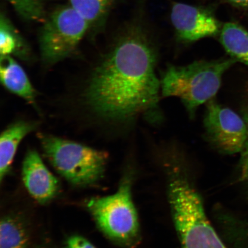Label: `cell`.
Listing matches in <instances>:
<instances>
[{
    "label": "cell",
    "mask_w": 248,
    "mask_h": 248,
    "mask_svg": "<svg viewBox=\"0 0 248 248\" xmlns=\"http://www.w3.org/2000/svg\"><path fill=\"white\" fill-rule=\"evenodd\" d=\"M203 125L207 140L220 153H241L246 145L248 129L243 116L222 106L215 99L207 103Z\"/></svg>",
    "instance_id": "obj_7"
},
{
    "label": "cell",
    "mask_w": 248,
    "mask_h": 248,
    "mask_svg": "<svg viewBox=\"0 0 248 248\" xmlns=\"http://www.w3.org/2000/svg\"><path fill=\"white\" fill-rule=\"evenodd\" d=\"M64 248H96L90 242L79 235H73L68 238Z\"/></svg>",
    "instance_id": "obj_18"
},
{
    "label": "cell",
    "mask_w": 248,
    "mask_h": 248,
    "mask_svg": "<svg viewBox=\"0 0 248 248\" xmlns=\"http://www.w3.org/2000/svg\"><path fill=\"white\" fill-rule=\"evenodd\" d=\"M0 64V78L5 88L29 103L35 104L36 92L20 65L12 56L1 57Z\"/></svg>",
    "instance_id": "obj_10"
},
{
    "label": "cell",
    "mask_w": 248,
    "mask_h": 248,
    "mask_svg": "<svg viewBox=\"0 0 248 248\" xmlns=\"http://www.w3.org/2000/svg\"><path fill=\"white\" fill-rule=\"evenodd\" d=\"M176 159L167 163V190L182 248H228L211 225L202 200L184 167Z\"/></svg>",
    "instance_id": "obj_2"
},
{
    "label": "cell",
    "mask_w": 248,
    "mask_h": 248,
    "mask_svg": "<svg viewBox=\"0 0 248 248\" xmlns=\"http://www.w3.org/2000/svg\"><path fill=\"white\" fill-rule=\"evenodd\" d=\"M219 41L231 58L248 67V32L239 24L226 23L220 32Z\"/></svg>",
    "instance_id": "obj_12"
},
{
    "label": "cell",
    "mask_w": 248,
    "mask_h": 248,
    "mask_svg": "<svg viewBox=\"0 0 248 248\" xmlns=\"http://www.w3.org/2000/svg\"><path fill=\"white\" fill-rule=\"evenodd\" d=\"M132 177L124 176L115 193L93 198L87 207L98 227L116 244L126 248L138 246L141 240L137 210L132 196Z\"/></svg>",
    "instance_id": "obj_4"
},
{
    "label": "cell",
    "mask_w": 248,
    "mask_h": 248,
    "mask_svg": "<svg viewBox=\"0 0 248 248\" xmlns=\"http://www.w3.org/2000/svg\"><path fill=\"white\" fill-rule=\"evenodd\" d=\"M238 8H248V0H225Z\"/></svg>",
    "instance_id": "obj_19"
},
{
    "label": "cell",
    "mask_w": 248,
    "mask_h": 248,
    "mask_svg": "<svg viewBox=\"0 0 248 248\" xmlns=\"http://www.w3.org/2000/svg\"><path fill=\"white\" fill-rule=\"evenodd\" d=\"M36 123L18 121L9 125L0 138V180L9 171L18 145L26 136L36 128Z\"/></svg>",
    "instance_id": "obj_11"
},
{
    "label": "cell",
    "mask_w": 248,
    "mask_h": 248,
    "mask_svg": "<svg viewBox=\"0 0 248 248\" xmlns=\"http://www.w3.org/2000/svg\"><path fill=\"white\" fill-rule=\"evenodd\" d=\"M89 27L88 23L71 6L57 9L40 31L39 43L43 62L54 64L69 57Z\"/></svg>",
    "instance_id": "obj_6"
},
{
    "label": "cell",
    "mask_w": 248,
    "mask_h": 248,
    "mask_svg": "<svg viewBox=\"0 0 248 248\" xmlns=\"http://www.w3.org/2000/svg\"><path fill=\"white\" fill-rule=\"evenodd\" d=\"M235 63L233 59L223 58L195 61L186 66L170 65L160 79L162 95L179 98L193 118L201 105L214 99L224 74Z\"/></svg>",
    "instance_id": "obj_3"
},
{
    "label": "cell",
    "mask_w": 248,
    "mask_h": 248,
    "mask_svg": "<svg viewBox=\"0 0 248 248\" xmlns=\"http://www.w3.org/2000/svg\"><path fill=\"white\" fill-rule=\"evenodd\" d=\"M22 179L31 197L40 203L53 199L60 189L58 180L46 168L35 151L30 150L24 157Z\"/></svg>",
    "instance_id": "obj_9"
},
{
    "label": "cell",
    "mask_w": 248,
    "mask_h": 248,
    "mask_svg": "<svg viewBox=\"0 0 248 248\" xmlns=\"http://www.w3.org/2000/svg\"><path fill=\"white\" fill-rule=\"evenodd\" d=\"M170 20L179 39L185 42L216 36L222 29L210 12L184 3L173 4Z\"/></svg>",
    "instance_id": "obj_8"
},
{
    "label": "cell",
    "mask_w": 248,
    "mask_h": 248,
    "mask_svg": "<svg viewBox=\"0 0 248 248\" xmlns=\"http://www.w3.org/2000/svg\"><path fill=\"white\" fill-rule=\"evenodd\" d=\"M0 52L1 57L16 55L26 58L29 49L19 33L4 15L0 17Z\"/></svg>",
    "instance_id": "obj_13"
},
{
    "label": "cell",
    "mask_w": 248,
    "mask_h": 248,
    "mask_svg": "<svg viewBox=\"0 0 248 248\" xmlns=\"http://www.w3.org/2000/svg\"><path fill=\"white\" fill-rule=\"evenodd\" d=\"M241 116L246 122L248 129V101L245 102L241 108ZM241 154L239 164V179L248 187V137L246 145Z\"/></svg>",
    "instance_id": "obj_17"
},
{
    "label": "cell",
    "mask_w": 248,
    "mask_h": 248,
    "mask_svg": "<svg viewBox=\"0 0 248 248\" xmlns=\"http://www.w3.org/2000/svg\"><path fill=\"white\" fill-rule=\"evenodd\" d=\"M39 138L46 159L71 184L90 186L103 178L108 156L105 152L52 135Z\"/></svg>",
    "instance_id": "obj_5"
},
{
    "label": "cell",
    "mask_w": 248,
    "mask_h": 248,
    "mask_svg": "<svg viewBox=\"0 0 248 248\" xmlns=\"http://www.w3.org/2000/svg\"><path fill=\"white\" fill-rule=\"evenodd\" d=\"M70 2L71 7L91 27L104 19L115 0H70Z\"/></svg>",
    "instance_id": "obj_15"
},
{
    "label": "cell",
    "mask_w": 248,
    "mask_h": 248,
    "mask_svg": "<svg viewBox=\"0 0 248 248\" xmlns=\"http://www.w3.org/2000/svg\"><path fill=\"white\" fill-rule=\"evenodd\" d=\"M24 20L28 21L45 20V8L43 0H6Z\"/></svg>",
    "instance_id": "obj_16"
},
{
    "label": "cell",
    "mask_w": 248,
    "mask_h": 248,
    "mask_svg": "<svg viewBox=\"0 0 248 248\" xmlns=\"http://www.w3.org/2000/svg\"><path fill=\"white\" fill-rule=\"evenodd\" d=\"M28 234L19 220L12 217L2 218L0 224V248H26Z\"/></svg>",
    "instance_id": "obj_14"
},
{
    "label": "cell",
    "mask_w": 248,
    "mask_h": 248,
    "mask_svg": "<svg viewBox=\"0 0 248 248\" xmlns=\"http://www.w3.org/2000/svg\"><path fill=\"white\" fill-rule=\"evenodd\" d=\"M156 46L141 24L127 27L96 68L85 92L87 104L110 122L128 123L156 112L161 92Z\"/></svg>",
    "instance_id": "obj_1"
}]
</instances>
